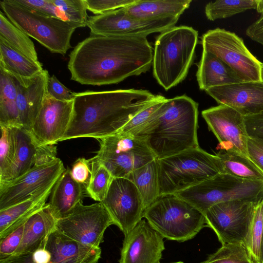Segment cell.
Instances as JSON below:
<instances>
[{
	"instance_id": "4dcf8cb0",
	"label": "cell",
	"mask_w": 263,
	"mask_h": 263,
	"mask_svg": "<svg viewBox=\"0 0 263 263\" xmlns=\"http://www.w3.org/2000/svg\"><path fill=\"white\" fill-rule=\"evenodd\" d=\"M126 178L139 191L145 210L159 198L157 159L135 170Z\"/></svg>"
},
{
	"instance_id": "b9f144b4",
	"label": "cell",
	"mask_w": 263,
	"mask_h": 263,
	"mask_svg": "<svg viewBox=\"0 0 263 263\" xmlns=\"http://www.w3.org/2000/svg\"><path fill=\"white\" fill-rule=\"evenodd\" d=\"M15 1L36 12L46 15L65 20L52 0H15Z\"/></svg>"
},
{
	"instance_id": "83f0119b",
	"label": "cell",
	"mask_w": 263,
	"mask_h": 263,
	"mask_svg": "<svg viewBox=\"0 0 263 263\" xmlns=\"http://www.w3.org/2000/svg\"><path fill=\"white\" fill-rule=\"evenodd\" d=\"M0 67L11 74L31 78L41 72L42 64L14 49L0 37Z\"/></svg>"
},
{
	"instance_id": "c3c4849f",
	"label": "cell",
	"mask_w": 263,
	"mask_h": 263,
	"mask_svg": "<svg viewBox=\"0 0 263 263\" xmlns=\"http://www.w3.org/2000/svg\"><path fill=\"white\" fill-rule=\"evenodd\" d=\"M0 263H35L33 253L13 254L5 258L0 259Z\"/></svg>"
},
{
	"instance_id": "74e56055",
	"label": "cell",
	"mask_w": 263,
	"mask_h": 263,
	"mask_svg": "<svg viewBox=\"0 0 263 263\" xmlns=\"http://www.w3.org/2000/svg\"><path fill=\"white\" fill-rule=\"evenodd\" d=\"M166 99L160 95L156 101L135 115L119 132L135 136L158 115Z\"/></svg>"
},
{
	"instance_id": "7bdbcfd3",
	"label": "cell",
	"mask_w": 263,
	"mask_h": 263,
	"mask_svg": "<svg viewBox=\"0 0 263 263\" xmlns=\"http://www.w3.org/2000/svg\"><path fill=\"white\" fill-rule=\"evenodd\" d=\"M47 91L52 98L60 101H73L76 92L62 84L54 75L49 76L47 82Z\"/></svg>"
},
{
	"instance_id": "f6af8a7d",
	"label": "cell",
	"mask_w": 263,
	"mask_h": 263,
	"mask_svg": "<svg viewBox=\"0 0 263 263\" xmlns=\"http://www.w3.org/2000/svg\"><path fill=\"white\" fill-rule=\"evenodd\" d=\"M248 137L263 143V111L244 117Z\"/></svg>"
},
{
	"instance_id": "f5cc1de1",
	"label": "cell",
	"mask_w": 263,
	"mask_h": 263,
	"mask_svg": "<svg viewBox=\"0 0 263 263\" xmlns=\"http://www.w3.org/2000/svg\"><path fill=\"white\" fill-rule=\"evenodd\" d=\"M261 77L262 81L263 82V63H261Z\"/></svg>"
},
{
	"instance_id": "ba28073f",
	"label": "cell",
	"mask_w": 263,
	"mask_h": 263,
	"mask_svg": "<svg viewBox=\"0 0 263 263\" xmlns=\"http://www.w3.org/2000/svg\"><path fill=\"white\" fill-rule=\"evenodd\" d=\"M174 195L204 214L212 205L222 202L243 200L258 203L263 199V180L219 173Z\"/></svg>"
},
{
	"instance_id": "836d02e7",
	"label": "cell",
	"mask_w": 263,
	"mask_h": 263,
	"mask_svg": "<svg viewBox=\"0 0 263 263\" xmlns=\"http://www.w3.org/2000/svg\"><path fill=\"white\" fill-rule=\"evenodd\" d=\"M257 0H219L205 7V14L210 21L224 18L249 9H256Z\"/></svg>"
},
{
	"instance_id": "8fae6325",
	"label": "cell",
	"mask_w": 263,
	"mask_h": 263,
	"mask_svg": "<svg viewBox=\"0 0 263 263\" xmlns=\"http://www.w3.org/2000/svg\"><path fill=\"white\" fill-rule=\"evenodd\" d=\"M114 222L101 202L84 205L80 202L72 211L57 221L56 228L81 243L100 247L106 229Z\"/></svg>"
},
{
	"instance_id": "5b68a950",
	"label": "cell",
	"mask_w": 263,
	"mask_h": 263,
	"mask_svg": "<svg viewBox=\"0 0 263 263\" xmlns=\"http://www.w3.org/2000/svg\"><path fill=\"white\" fill-rule=\"evenodd\" d=\"M157 162L159 197L174 195L221 173L217 156L200 147L157 159Z\"/></svg>"
},
{
	"instance_id": "8992f818",
	"label": "cell",
	"mask_w": 263,
	"mask_h": 263,
	"mask_svg": "<svg viewBox=\"0 0 263 263\" xmlns=\"http://www.w3.org/2000/svg\"><path fill=\"white\" fill-rule=\"evenodd\" d=\"M1 7L15 26L52 53L65 55L71 47L72 33L77 28L85 27L80 23L36 12L15 0H3Z\"/></svg>"
},
{
	"instance_id": "7dc6e473",
	"label": "cell",
	"mask_w": 263,
	"mask_h": 263,
	"mask_svg": "<svg viewBox=\"0 0 263 263\" xmlns=\"http://www.w3.org/2000/svg\"><path fill=\"white\" fill-rule=\"evenodd\" d=\"M246 33L253 41L263 45V13L247 28Z\"/></svg>"
},
{
	"instance_id": "52a82bcc",
	"label": "cell",
	"mask_w": 263,
	"mask_h": 263,
	"mask_svg": "<svg viewBox=\"0 0 263 263\" xmlns=\"http://www.w3.org/2000/svg\"><path fill=\"white\" fill-rule=\"evenodd\" d=\"M143 217L163 238L179 242L193 238L206 227L203 214L175 195L159 197Z\"/></svg>"
},
{
	"instance_id": "f546056e",
	"label": "cell",
	"mask_w": 263,
	"mask_h": 263,
	"mask_svg": "<svg viewBox=\"0 0 263 263\" xmlns=\"http://www.w3.org/2000/svg\"><path fill=\"white\" fill-rule=\"evenodd\" d=\"M218 157L221 173L251 180H263V173L249 157L235 152L220 150Z\"/></svg>"
},
{
	"instance_id": "7a4b0ae2",
	"label": "cell",
	"mask_w": 263,
	"mask_h": 263,
	"mask_svg": "<svg viewBox=\"0 0 263 263\" xmlns=\"http://www.w3.org/2000/svg\"><path fill=\"white\" fill-rule=\"evenodd\" d=\"M159 96L135 89L76 93L71 120L61 141L114 134Z\"/></svg>"
},
{
	"instance_id": "5bb4252c",
	"label": "cell",
	"mask_w": 263,
	"mask_h": 263,
	"mask_svg": "<svg viewBox=\"0 0 263 263\" xmlns=\"http://www.w3.org/2000/svg\"><path fill=\"white\" fill-rule=\"evenodd\" d=\"M66 170L58 158L48 163L34 165L15 179L0 185V210L22 202L36 193L53 187Z\"/></svg>"
},
{
	"instance_id": "ac0fdd59",
	"label": "cell",
	"mask_w": 263,
	"mask_h": 263,
	"mask_svg": "<svg viewBox=\"0 0 263 263\" xmlns=\"http://www.w3.org/2000/svg\"><path fill=\"white\" fill-rule=\"evenodd\" d=\"M163 237L145 219L124 236L119 263H160Z\"/></svg>"
},
{
	"instance_id": "db71d44e",
	"label": "cell",
	"mask_w": 263,
	"mask_h": 263,
	"mask_svg": "<svg viewBox=\"0 0 263 263\" xmlns=\"http://www.w3.org/2000/svg\"><path fill=\"white\" fill-rule=\"evenodd\" d=\"M172 263H183V262L182 261H178V262H172Z\"/></svg>"
},
{
	"instance_id": "60d3db41",
	"label": "cell",
	"mask_w": 263,
	"mask_h": 263,
	"mask_svg": "<svg viewBox=\"0 0 263 263\" xmlns=\"http://www.w3.org/2000/svg\"><path fill=\"white\" fill-rule=\"evenodd\" d=\"M24 223L5 237L0 239V259L15 253L23 238Z\"/></svg>"
},
{
	"instance_id": "4fadbf2b",
	"label": "cell",
	"mask_w": 263,
	"mask_h": 263,
	"mask_svg": "<svg viewBox=\"0 0 263 263\" xmlns=\"http://www.w3.org/2000/svg\"><path fill=\"white\" fill-rule=\"evenodd\" d=\"M124 8L89 17L87 26L90 30L91 35L146 37L175 26L179 19L172 17L135 19L127 14Z\"/></svg>"
},
{
	"instance_id": "30bf717a",
	"label": "cell",
	"mask_w": 263,
	"mask_h": 263,
	"mask_svg": "<svg viewBox=\"0 0 263 263\" xmlns=\"http://www.w3.org/2000/svg\"><path fill=\"white\" fill-rule=\"evenodd\" d=\"M203 50L210 52L229 65L243 82H262L261 64L235 33L217 28L201 37Z\"/></svg>"
},
{
	"instance_id": "3957f363",
	"label": "cell",
	"mask_w": 263,
	"mask_h": 263,
	"mask_svg": "<svg viewBox=\"0 0 263 263\" xmlns=\"http://www.w3.org/2000/svg\"><path fill=\"white\" fill-rule=\"evenodd\" d=\"M198 104L182 95L166 99L158 115L135 136L143 140L157 159L199 147Z\"/></svg>"
},
{
	"instance_id": "d6986e66",
	"label": "cell",
	"mask_w": 263,
	"mask_h": 263,
	"mask_svg": "<svg viewBox=\"0 0 263 263\" xmlns=\"http://www.w3.org/2000/svg\"><path fill=\"white\" fill-rule=\"evenodd\" d=\"M205 92L219 104L227 105L244 117L263 111V82L233 83L212 87Z\"/></svg>"
},
{
	"instance_id": "e0dca14e",
	"label": "cell",
	"mask_w": 263,
	"mask_h": 263,
	"mask_svg": "<svg viewBox=\"0 0 263 263\" xmlns=\"http://www.w3.org/2000/svg\"><path fill=\"white\" fill-rule=\"evenodd\" d=\"M73 101L58 100L47 92L30 132L42 145H54L67 132L73 113Z\"/></svg>"
},
{
	"instance_id": "f35d334b",
	"label": "cell",
	"mask_w": 263,
	"mask_h": 263,
	"mask_svg": "<svg viewBox=\"0 0 263 263\" xmlns=\"http://www.w3.org/2000/svg\"><path fill=\"white\" fill-rule=\"evenodd\" d=\"M66 20L87 26L88 20L85 0H52Z\"/></svg>"
},
{
	"instance_id": "9a60e30c",
	"label": "cell",
	"mask_w": 263,
	"mask_h": 263,
	"mask_svg": "<svg viewBox=\"0 0 263 263\" xmlns=\"http://www.w3.org/2000/svg\"><path fill=\"white\" fill-rule=\"evenodd\" d=\"M101 203L124 236L143 218L145 208L141 195L127 178H114Z\"/></svg>"
},
{
	"instance_id": "f907efd6",
	"label": "cell",
	"mask_w": 263,
	"mask_h": 263,
	"mask_svg": "<svg viewBox=\"0 0 263 263\" xmlns=\"http://www.w3.org/2000/svg\"><path fill=\"white\" fill-rule=\"evenodd\" d=\"M257 11L261 14L263 13V0H257Z\"/></svg>"
},
{
	"instance_id": "277c9868",
	"label": "cell",
	"mask_w": 263,
	"mask_h": 263,
	"mask_svg": "<svg viewBox=\"0 0 263 263\" xmlns=\"http://www.w3.org/2000/svg\"><path fill=\"white\" fill-rule=\"evenodd\" d=\"M198 32L186 26H174L156 38L153 52V72L165 90L186 77L195 58Z\"/></svg>"
},
{
	"instance_id": "484cf974",
	"label": "cell",
	"mask_w": 263,
	"mask_h": 263,
	"mask_svg": "<svg viewBox=\"0 0 263 263\" xmlns=\"http://www.w3.org/2000/svg\"><path fill=\"white\" fill-rule=\"evenodd\" d=\"M191 3V0H137L136 3L124 8L127 14L135 19L179 18Z\"/></svg>"
},
{
	"instance_id": "6da1fadb",
	"label": "cell",
	"mask_w": 263,
	"mask_h": 263,
	"mask_svg": "<svg viewBox=\"0 0 263 263\" xmlns=\"http://www.w3.org/2000/svg\"><path fill=\"white\" fill-rule=\"evenodd\" d=\"M153 52L146 37L91 35L70 52L68 68L81 84H117L148 71Z\"/></svg>"
},
{
	"instance_id": "f1b7e54d",
	"label": "cell",
	"mask_w": 263,
	"mask_h": 263,
	"mask_svg": "<svg viewBox=\"0 0 263 263\" xmlns=\"http://www.w3.org/2000/svg\"><path fill=\"white\" fill-rule=\"evenodd\" d=\"M15 77L0 67V126H21L16 104Z\"/></svg>"
},
{
	"instance_id": "44dd1931",
	"label": "cell",
	"mask_w": 263,
	"mask_h": 263,
	"mask_svg": "<svg viewBox=\"0 0 263 263\" xmlns=\"http://www.w3.org/2000/svg\"><path fill=\"white\" fill-rule=\"evenodd\" d=\"M43 248L50 254L49 263H97L101 255L100 247L77 241L56 227L48 236Z\"/></svg>"
},
{
	"instance_id": "7c38bea8",
	"label": "cell",
	"mask_w": 263,
	"mask_h": 263,
	"mask_svg": "<svg viewBox=\"0 0 263 263\" xmlns=\"http://www.w3.org/2000/svg\"><path fill=\"white\" fill-rule=\"evenodd\" d=\"M257 203L233 200L214 204L203 214L206 227L215 232L222 245L243 243Z\"/></svg>"
},
{
	"instance_id": "603a6c76",
	"label": "cell",
	"mask_w": 263,
	"mask_h": 263,
	"mask_svg": "<svg viewBox=\"0 0 263 263\" xmlns=\"http://www.w3.org/2000/svg\"><path fill=\"white\" fill-rule=\"evenodd\" d=\"M67 167L59 178L50 194L49 207L58 220L69 214L87 195L85 186L76 181Z\"/></svg>"
},
{
	"instance_id": "11a10c76",
	"label": "cell",
	"mask_w": 263,
	"mask_h": 263,
	"mask_svg": "<svg viewBox=\"0 0 263 263\" xmlns=\"http://www.w3.org/2000/svg\"><path fill=\"white\" fill-rule=\"evenodd\" d=\"M261 263H263V260H262V262H261Z\"/></svg>"
},
{
	"instance_id": "1f68e13d",
	"label": "cell",
	"mask_w": 263,
	"mask_h": 263,
	"mask_svg": "<svg viewBox=\"0 0 263 263\" xmlns=\"http://www.w3.org/2000/svg\"><path fill=\"white\" fill-rule=\"evenodd\" d=\"M0 37L14 49L28 58L38 61L34 43L29 36L15 26L1 11Z\"/></svg>"
},
{
	"instance_id": "d590c367",
	"label": "cell",
	"mask_w": 263,
	"mask_h": 263,
	"mask_svg": "<svg viewBox=\"0 0 263 263\" xmlns=\"http://www.w3.org/2000/svg\"><path fill=\"white\" fill-rule=\"evenodd\" d=\"M262 209L263 199L255 206L248 233L242 243L256 263H261Z\"/></svg>"
},
{
	"instance_id": "4316f807",
	"label": "cell",
	"mask_w": 263,
	"mask_h": 263,
	"mask_svg": "<svg viewBox=\"0 0 263 263\" xmlns=\"http://www.w3.org/2000/svg\"><path fill=\"white\" fill-rule=\"evenodd\" d=\"M13 128L15 154L10 181L22 175L34 165L38 148L42 145L30 132L23 127L14 126Z\"/></svg>"
},
{
	"instance_id": "816d5d0a",
	"label": "cell",
	"mask_w": 263,
	"mask_h": 263,
	"mask_svg": "<svg viewBox=\"0 0 263 263\" xmlns=\"http://www.w3.org/2000/svg\"><path fill=\"white\" fill-rule=\"evenodd\" d=\"M262 224H263V209H262ZM261 262H262V261L263 260V234H262L261 249Z\"/></svg>"
},
{
	"instance_id": "7402d4cb",
	"label": "cell",
	"mask_w": 263,
	"mask_h": 263,
	"mask_svg": "<svg viewBox=\"0 0 263 263\" xmlns=\"http://www.w3.org/2000/svg\"><path fill=\"white\" fill-rule=\"evenodd\" d=\"M57 221L48 203L34 212L24 223L23 238L14 254L33 253L43 248L48 236L56 227Z\"/></svg>"
},
{
	"instance_id": "681fc988",
	"label": "cell",
	"mask_w": 263,
	"mask_h": 263,
	"mask_svg": "<svg viewBox=\"0 0 263 263\" xmlns=\"http://www.w3.org/2000/svg\"><path fill=\"white\" fill-rule=\"evenodd\" d=\"M33 257L35 263H49L50 254L46 250L42 248L33 253Z\"/></svg>"
},
{
	"instance_id": "d6a6232c",
	"label": "cell",
	"mask_w": 263,
	"mask_h": 263,
	"mask_svg": "<svg viewBox=\"0 0 263 263\" xmlns=\"http://www.w3.org/2000/svg\"><path fill=\"white\" fill-rule=\"evenodd\" d=\"M0 185L10 181L15 154V141L13 127L0 126Z\"/></svg>"
},
{
	"instance_id": "e575fe53",
	"label": "cell",
	"mask_w": 263,
	"mask_h": 263,
	"mask_svg": "<svg viewBox=\"0 0 263 263\" xmlns=\"http://www.w3.org/2000/svg\"><path fill=\"white\" fill-rule=\"evenodd\" d=\"M90 159L91 176L86 191L92 199L101 202L108 192L114 177L95 157Z\"/></svg>"
},
{
	"instance_id": "2e32d148",
	"label": "cell",
	"mask_w": 263,
	"mask_h": 263,
	"mask_svg": "<svg viewBox=\"0 0 263 263\" xmlns=\"http://www.w3.org/2000/svg\"><path fill=\"white\" fill-rule=\"evenodd\" d=\"M201 115L209 129L219 142L220 150L248 156L247 133L244 116L223 104L203 110Z\"/></svg>"
},
{
	"instance_id": "d4e9b609",
	"label": "cell",
	"mask_w": 263,
	"mask_h": 263,
	"mask_svg": "<svg viewBox=\"0 0 263 263\" xmlns=\"http://www.w3.org/2000/svg\"><path fill=\"white\" fill-rule=\"evenodd\" d=\"M52 189L41 191L22 202L0 210V239L25 223L30 215L44 206Z\"/></svg>"
},
{
	"instance_id": "8d00e7d4",
	"label": "cell",
	"mask_w": 263,
	"mask_h": 263,
	"mask_svg": "<svg viewBox=\"0 0 263 263\" xmlns=\"http://www.w3.org/2000/svg\"><path fill=\"white\" fill-rule=\"evenodd\" d=\"M201 263H256L242 243L222 245Z\"/></svg>"
},
{
	"instance_id": "bcb514c9",
	"label": "cell",
	"mask_w": 263,
	"mask_h": 263,
	"mask_svg": "<svg viewBox=\"0 0 263 263\" xmlns=\"http://www.w3.org/2000/svg\"><path fill=\"white\" fill-rule=\"evenodd\" d=\"M247 151L249 158L263 173V143L249 137Z\"/></svg>"
},
{
	"instance_id": "9c48e42d",
	"label": "cell",
	"mask_w": 263,
	"mask_h": 263,
	"mask_svg": "<svg viewBox=\"0 0 263 263\" xmlns=\"http://www.w3.org/2000/svg\"><path fill=\"white\" fill-rule=\"evenodd\" d=\"M100 148L95 156L114 178H125L135 170L156 159L145 142L118 132L98 139Z\"/></svg>"
},
{
	"instance_id": "ee69618b",
	"label": "cell",
	"mask_w": 263,
	"mask_h": 263,
	"mask_svg": "<svg viewBox=\"0 0 263 263\" xmlns=\"http://www.w3.org/2000/svg\"><path fill=\"white\" fill-rule=\"evenodd\" d=\"M70 172L72 178L86 188L91 176V159H77L73 163Z\"/></svg>"
},
{
	"instance_id": "cb8c5ba5",
	"label": "cell",
	"mask_w": 263,
	"mask_h": 263,
	"mask_svg": "<svg viewBox=\"0 0 263 263\" xmlns=\"http://www.w3.org/2000/svg\"><path fill=\"white\" fill-rule=\"evenodd\" d=\"M197 67L196 78L201 90L243 82L229 65L208 51H202Z\"/></svg>"
},
{
	"instance_id": "ab89813d",
	"label": "cell",
	"mask_w": 263,
	"mask_h": 263,
	"mask_svg": "<svg viewBox=\"0 0 263 263\" xmlns=\"http://www.w3.org/2000/svg\"><path fill=\"white\" fill-rule=\"evenodd\" d=\"M87 9L96 14H102L128 6L137 0H85Z\"/></svg>"
},
{
	"instance_id": "ffe728a7",
	"label": "cell",
	"mask_w": 263,
	"mask_h": 263,
	"mask_svg": "<svg viewBox=\"0 0 263 263\" xmlns=\"http://www.w3.org/2000/svg\"><path fill=\"white\" fill-rule=\"evenodd\" d=\"M16 81V104L20 126L30 132L47 93V70L31 78L13 76Z\"/></svg>"
},
{
	"instance_id": "9f6ffc18",
	"label": "cell",
	"mask_w": 263,
	"mask_h": 263,
	"mask_svg": "<svg viewBox=\"0 0 263 263\" xmlns=\"http://www.w3.org/2000/svg\"></svg>"
}]
</instances>
